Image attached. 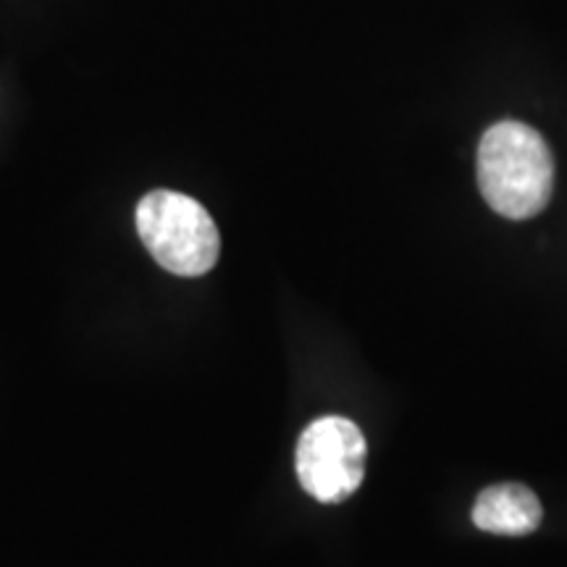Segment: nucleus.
<instances>
[{"instance_id":"1","label":"nucleus","mask_w":567,"mask_h":567,"mask_svg":"<svg viewBox=\"0 0 567 567\" xmlns=\"http://www.w3.org/2000/svg\"><path fill=\"white\" fill-rule=\"evenodd\" d=\"M555 158L534 126L499 122L488 126L478 145V187L499 216L534 218L549 205Z\"/></svg>"},{"instance_id":"2","label":"nucleus","mask_w":567,"mask_h":567,"mask_svg":"<svg viewBox=\"0 0 567 567\" xmlns=\"http://www.w3.org/2000/svg\"><path fill=\"white\" fill-rule=\"evenodd\" d=\"M137 231L155 264L184 279L208 274L221 255V234L210 213L195 197L172 189L142 197Z\"/></svg>"},{"instance_id":"3","label":"nucleus","mask_w":567,"mask_h":567,"mask_svg":"<svg viewBox=\"0 0 567 567\" xmlns=\"http://www.w3.org/2000/svg\"><path fill=\"white\" fill-rule=\"evenodd\" d=\"M368 446L363 431L342 415L318 417L297 442V478L323 505L350 499L363 484Z\"/></svg>"},{"instance_id":"4","label":"nucleus","mask_w":567,"mask_h":567,"mask_svg":"<svg viewBox=\"0 0 567 567\" xmlns=\"http://www.w3.org/2000/svg\"><path fill=\"white\" fill-rule=\"evenodd\" d=\"M542 502L523 484L488 486L473 505L476 528L496 536H526L542 526Z\"/></svg>"}]
</instances>
